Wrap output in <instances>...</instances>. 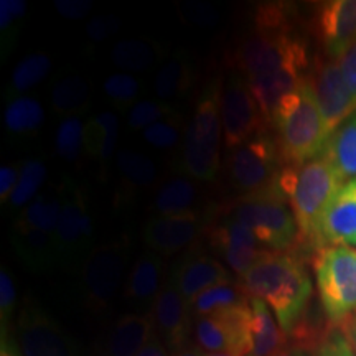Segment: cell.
<instances>
[{
    "label": "cell",
    "instance_id": "cell-1",
    "mask_svg": "<svg viewBox=\"0 0 356 356\" xmlns=\"http://www.w3.org/2000/svg\"><path fill=\"white\" fill-rule=\"evenodd\" d=\"M231 65L246 79L279 71L305 74L309 53L304 40L293 32L286 8L269 3L257 8L256 32L236 47Z\"/></svg>",
    "mask_w": 356,
    "mask_h": 356
},
{
    "label": "cell",
    "instance_id": "cell-2",
    "mask_svg": "<svg viewBox=\"0 0 356 356\" xmlns=\"http://www.w3.org/2000/svg\"><path fill=\"white\" fill-rule=\"evenodd\" d=\"M249 299L266 302L287 337L300 323L312 304V280L299 257L269 251L239 277Z\"/></svg>",
    "mask_w": 356,
    "mask_h": 356
},
{
    "label": "cell",
    "instance_id": "cell-3",
    "mask_svg": "<svg viewBox=\"0 0 356 356\" xmlns=\"http://www.w3.org/2000/svg\"><path fill=\"white\" fill-rule=\"evenodd\" d=\"M343 185L325 152L302 165H287L279 172L277 186L291 204L300 241H317L323 213Z\"/></svg>",
    "mask_w": 356,
    "mask_h": 356
},
{
    "label": "cell",
    "instance_id": "cell-4",
    "mask_svg": "<svg viewBox=\"0 0 356 356\" xmlns=\"http://www.w3.org/2000/svg\"><path fill=\"white\" fill-rule=\"evenodd\" d=\"M273 124L280 157L289 165H302L318 157L330 139L309 76L279 102Z\"/></svg>",
    "mask_w": 356,
    "mask_h": 356
},
{
    "label": "cell",
    "instance_id": "cell-5",
    "mask_svg": "<svg viewBox=\"0 0 356 356\" xmlns=\"http://www.w3.org/2000/svg\"><path fill=\"white\" fill-rule=\"evenodd\" d=\"M221 91L220 79L204 88L181 144V170L200 181H213L220 170Z\"/></svg>",
    "mask_w": 356,
    "mask_h": 356
},
{
    "label": "cell",
    "instance_id": "cell-6",
    "mask_svg": "<svg viewBox=\"0 0 356 356\" xmlns=\"http://www.w3.org/2000/svg\"><path fill=\"white\" fill-rule=\"evenodd\" d=\"M228 216L248 226L269 251L286 252L299 241L296 216L277 181L269 188L239 198L231 207Z\"/></svg>",
    "mask_w": 356,
    "mask_h": 356
},
{
    "label": "cell",
    "instance_id": "cell-7",
    "mask_svg": "<svg viewBox=\"0 0 356 356\" xmlns=\"http://www.w3.org/2000/svg\"><path fill=\"white\" fill-rule=\"evenodd\" d=\"M323 314L340 323L356 314V251L346 246L320 248L314 259Z\"/></svg>",
    "mask_w": 356,
    "mask_h": 356
},
{
    "label": "cell",
    "instance_id": "cell-8",
    "mask_svg": "<svg viewBox=\"0 0 356 356\" xmlns=\"http://www.w3.org/2000/svg\"><path fill=\"white\" fill-rule=\"evenodd\" d=\"M280 152L277 140L264 131L229 150L226 173L231 186L246 195L269 188L277 181Z\"/></svg>",
    "mask_w": 356,
    "mask_h": 356
},
{
    "label": "cell",
    "instance_id": "cell-9",
    "mask_svg": "<svg viewBox=\"0 0 356 356\" xmlns=\"http://www.w3.org/2000/svg\"><path fill=\"white\" fill-rule=\"evenodd\" d=\"M127 241L109 243L92 248L83 261L81 287L86 304L95 310L106 309L124 282L129 259Z\"/></svg>",
    "mask_w": 356,
    "mask_h": 356
},
{
    "label": "cell",
    "instance_id": "cell-10",
    "mask_svg": "<svg viewBox=\"0 0 356 356\" xmlns=\"http://www.w3.org/2000/svg\"><path fill=\"white\" fill-rule=\"evenodd\" d=\"M63 208L55 233L58 264L71 267L86 259L92 251V221L89 215L86 198L76 185L65 180Z\"/></svg>",
    "mask_w": 356,
    "mask_h": 356
},
{
    "label": "cell",
    "instance_id": "cell-11",
    "mask_svg": "<svg viewBox=\"0 0 356 356\" xmlns=\"http://www.w3.org/2000/svg\"><path fill=\"white\" fill-rule=\"evenodd\" d=\"M222 140L226 149L234 147L264 131L267 121L252 96L246 78L231 76L221 91Z\"/></svg>",
    "mask_w": 356,
    "mask_h": 356
},
{
    "label": "cell",
    "instance_id": "cell-12",
    "mask_svg": "<svg viewBox=\"0 0 356 356\" xmlns=\"http://www.w3.org/2000/svg\"><path fill=\"white\" fill-rule=\"evenodd\" d=\"M17 333L24 356H79L63 328L32 300L20 312Z\"/></svg>",
    "mask_w": 356,
    "mask_h": 356
},
{
    "label": "cell",
    "instance_id": "cell-13",
    "mask_svg": "<svg viewBox=\"0 0 356 356\" xmlns=\"http://www.w3.org/2000/svg\"><path fill=\"white\" fill-rule=\"evenodd\" d=\"M309 79L327 124L328 136L332 137L356 113V101L346 86L337 60L317 61Z\"/></svg>",
    "mask_w": 356,
    "mask_h": 356
},
{
    "label": "cell",
    "instance_id": "cell-14",
    "mask_svg": "<svg viewBox=\"0 0 356 356\" xmlns=\"http://www.w3.org/2000/svg\"><path fill=\"white\" fill-rule=\"evenodd\" d=\"M203 229V218L197 211L175 216H155L145 222L142 239L149 251L160 256H170L197 241Z\"/></svg>",
    "mask_w": 356,
    "mask_h": 356
},
{
    "label": "cell",
    "instance_id": "cell-15",
    "mask_svg": "<svg viewBox=\"0 0 356 356\" xmlns=\"http://www.w3.org/2000/svg\"><path fill=\"white\" fill-rule=\"evenodd\" d=\"M150 317L154 332L172 351L181 350L186 345L190 333L191 312L188 302L184 299L172 279L163 284L157 299L152 304Z\"/></svg>",
    "mask_w": 356,
    "mask_h": 356
},
{
    "label": "cell",
    "instance_id": "cell-16",
    "mask_svg": "<svg viewBox=\"0 0 356 356\" xmlns=\"http://www.w3.org/2000/svg\"><path fill=\"white\" fill-rule=\"evenodd\" d=\"M315 30L327 55L337 58L356 38V0H332L318 7Z\"/></svg>",
    "mask_w": 356,
    "mask_h": 356
},
{
    "label": "cell",
    "instance_id": "cell-17",
    "mask_svg": "<svg viewBox=\"0 0 356 356\" xmlns=\"http://www.w3.org/2000/svg\"><path fill=\"white\" fill-rule=\"evenodd\" d=\"M356 238V180L348 181L328 204L317 231V246L350 244Z\"/></svg>",
    "mask_w": 356,
    "mask_h": 356
},
{
    "label": "cell",
    "instance_id": "cell-18",
    "mask_svg": "<svg viewBox=\"0 0 356 356\" xmlns=\"http://www.w3.org/2000/svg\"><path fill=\"white\" fill-rule=\"evenodd\" d=\"M170 279L188 305L202 292L231 280L228 269L220 261L207 254H190L184 257Z\"/></svg>",
    "mask_w": 356,
    "mask_h": 356
},
{
    "label": "cell",
    "instance_id": "cell-19",
    "mask_svg": "<svg viewBox=\"0 0 356 356\" xmlns=\"http://www.w3.org/2000/svg\"><path fill=\"white\" fill-rule=\"evenodd\" d=\"M289 345L287 333L261 299H251L248 325V356H274Z\"/></svg>",
    "mask_w": 356,
    "mask_h": 356
},
{
    "label": "cell",
    "instance_id": "cell-20",
    "mask_svg": "<svg viewBox=\"0 0 356 356\" xmlns=\"http://www.w3.org/2000/svg\"><path fill=\"white\" fill-rule=\"evenodd\" d=\"M10 241L17 257L32 273H42L58 264L56 243L53 234L13 222Z\"/></svg>",
    "mask_w": 356,
    "mask_h": 356
},
{
    "label": "cell",
    "instance_id": "cell-21",
    "mask_svg": "<svg viewBox=\"0 0 356 356\" xmlns=\"http://www.w3.org/2000/svg\"><path fill=\"white\" fill-rule=\"evenodd\" d=\"M163 284V259L147 251L134 262L124 286V297L132 304H154Z\"/></svg>",
    "mask_w": 356,
    "mask_h": 356
},
{
    "label": "cell",
    "instance_id": "cell-22",
    "mask_svg": "<svg viewBox=\"0 0 356 356\" xmlns=\"http://www.w3.org/2000/svg\"><path fill=\"white\" fill-rule=\"evenodd\" d=\"M155 335L152 317L142 314L122 315L111 328L106 341V356H139Z\"/></svg>",
    "mask_w": 356,
    "mask_h": 356
},
{
    "label": "cell",
    "instance_id": "cell-23",
    "mask_svg": "<svg viewBox=\"0 0 356 356\" xmlns=\"http://www.w3.org/2000/svg\"><path fill=\"white\" fill-rule=\"evenodd\" d=\"M119 119L113 113L91 115L84 122V152L89 157L108 162L118 155Z\"/></svg>",
    "mask_w": 356,
    "mask_h": 356
},
{
    "label": "cell",
    "instance_id": "cell-24",
    "mask_svg": "<svg viewBox=\"0 0 356 356\" xmlns=\"http://www.w3.org/2000/svg\"><path fill=\"white\" fill-rule=\"evenodd\" d=\"M200 190L193 180L186 177H173L163 181L155 191L152 202L157 216H175L195 213Z\"/></svg>",
    "mask_w": 356,
    "mask_h": 356
},
{
    "label": "cell",
    "instance_id": "cell-25",
    "mask_svg": "<svg viewBox=\"0 0 356 356\" xmlns=\"http://www.w3.org/2000/svg\"><path fill=\"white\" fill-rule=\"evenodd\" d=\"M323 152L343 184L356 180V113L332 134Z\"/></svg>",
    "mask_w": 356,
    "mask_h": 356
},
{
    "label": "cell",
    "instance_id": "cell-26",
    "mask_svg": "<svg viewBox=\"0 0 356 356\" xmlns=\"http://www.w3.org/2000/svg\"><path fill=\"white\" fill-rule=\"evenodd\" d=\"M191 63L184 53H175L160 66L154 78V95L159 101L167 102L180 97L191 86Z\"/></svg>",
    "mask_w": 356,
    "mask_h": 356
},
{
    "label": "cell",
    "instance_id": "cell-27",
    "mask_svg": "<svg viewBox=\"0 0 356 356\" xmlns=\"http://www.w3.org/2000/svg\"><path fill=\"white\" fill-rule=\"evenodd\" d=\"M44 121V108L37 97L19 96L8 101L3 113V126L13 137L37 136Z\"/></svg>",
    "mask_w": 356,
    "mask_h": 356
},
{
    "label": "cell",
    "instance_id": "cell-28",
    "mask_svg": "<svg viewBox=\"0 0 356 356\" xmlns=\"http://www.w3.org/2000/svg\"><path fill=\"white\" fill-rule=\"evenodd\" d=\"M61 208H63V186L42 191L17 218V225L44 231L55 236L60 222Z\"/></svg>",
    "mask_w": 356,
    "mask_h": 356
},
{
    "label": "cell",
    "instance_id": "cell-29",
    "mask_svg": "<svg viewBox=\"0 0 356 356\" xmlns=\"http://www.w3.org/2000/svg\"><path fill=\"white\" fill-rule=\"evenodd\" d=\"M160 58L159 48L145 40H121L111 50L109 60L122 73H144L157 63Z\"/></svg>",
    "mask_w": 356,
    "mask_h": 356
},
{
    "label": "cell",
    "instance_id": "cell-30",
    "mask_svg": "<svg viewBox=\"0 0 356 356\" xmlns=\"http://www.w3.org/2000/svg\"><path fill=\"white\" fill-rule=\"evenodd\" d=\"M249 300L251 299L239 287V284H233L229 280V282L218 284V286L200 293L190 304V312L195 318H202L238 309V307L248 304Z\"/></svg>",
    "mask_w": 356,
    "mask_h": 356
},
{
    "label": "cell",
    "instance_id": "cell-31",
    "mask_svg": "<svg viewBox=\"0 0 356 356\" xmlns=\"http://www.w3.org/2000/svg\"><path fill=\"white\" fill-rule=\"evenodd\" d=\"M115 168L127 190L150 188L159 178L154 160L132 149L119 150L115 155Z\"/></svg>",
    "mask_w": 356,
    "mask_h": 356
},
{
    "label": "cell",
    "instance_id": "cell-32",
    "mask_svg": "<svg viewBox=\"0 0 356 356\" xmlns=\"http://www.w3.org/2000/svg\"><path fill=\"white\" fill-rule=\"evenodd\" d=\"M51 71V60L44 53H32L20 60L13 68L6 88L7 99L24 96L26 91L37 88Z\"/></svg>",
    "mask_w": 356,
    "mask_h": 356
},
{
    "label": "cell",
    "instance_id": "cell-33",
    "mask_svg": "<svg viewBox=\"0 0 356 356\" xmlns=\"http://www.w3.org/2000/svg\"><path fill=\"white\" fill-rule=\"evenodd\" d=\"M89 84L79 74H68L61 78L51 89V106L56 114L74 118L81 114L89 104Z\"/></svg>",
    "mask_w": 356,
    "mask_h": 356
},
{
    "label": "cell",
    "instance_id": "cell-34",
    "mask_svg": "<svg viewBox=\"0 0 356 356\" xmlns=\"http://www.w3.org/2000/svg\"><path fill=\"white\" fill-rule=\"evenodd\" d=\"M44 180H47V167L42 160L32 159L22 163L19 185L15 186L10 200H8V207L13 210H20V208L25 210L42 193L40 188L43 186Z\"/></svg>",
    "mask_w": 356,
    "mask_h": 356
},
{
    "label": "cell",
    "instance_id": "cell-35",
    "mask_svg": "<svg viewBox=\"0 0 356 356\" xmlns=\"http://www.w3.org/2000/svg\"><path fill=\"white\" fill-rule=\"evenodd\" d=\"M102 91L111 104L121 111H129L134 104L139 102V97L144 91V83L136 74L119 71V73H113L106 78Z\"/></svg>",
    "mask_w": 356,
    "mask_h": 356
},
{
    "label": "cell",
    "instance_id": "cell-36",
    "mask_svg": "<svg viewBox=\"0 0 356 356\" xmlns=\"http://www.w3.org/2000/svg\"><path fill=\"white\" fill-rule=\"evenodd\" d=\"M56 154L66 162H76L84 152V122L76 118H65L56 129Z\"/></svg>",
    "mask_w": 356,
    "mask_h": 356
},
{
    "label": "cell",
    "instance_id": "cell-37",
    "mask_svg": "<svg viewBox=\"0 0 356 356\" xmlns=\"http://www.w3.org/2000/svg\"><path fill=\"white\" fill-rule=\"evenodd\" d=\"M175 114L172 104L159 99H142L127 111V127L132 132H144L154 124Z\"/></svg>",
    "mask_w": 356,
    "mask_h": 356
},
{
    "label": "cell",
    "instance_id": "cell-38",
    "mask_svg": "<svg viewBox=\"0 0 356 356\" xmlns=\"http://www.w3.org/2000/svg\"><path fill=\"white\" fill-rule=\"evenodd\" d=\"M184 137L185 132L181 131V121L177 114L154 124L142 132V140L152 149L162 150V152L173 150L184 144Z\"/></svg>",
    "mask_w": 356,
    "mask_h": 356
},
{
    "label": "cell",
    "instance_id": "cell-39",
    "mask_svg": "<svg viewBox=\"0 0 356 356\" xmlns=\"http://www.w3.org/2000/svg\"><path fill=\"white\" fill-rule=\"evenodd\" d=\"M26 3L24 0H2L0 2V32H2V44L7 48L10 38L19 32L20 22L24 20Z\"/></svg>",
    "mask_w": 356,
    "mask_h": 356
},
{
    "label": "cell",
    "instance_id": "cell-40",
    "mask_svg": "<svg viewBox=\"0 0 356 356\" xmlns=\"http://www.w3.org/2000/svg\"><path fill=\"white\" fill-rule=\"evenodd\" d=\"M17 307V289L12 275L6 267L0 270V320H2V330L10 322L13 312Z\"/></svg>",
    "mask_w": 356,
    "mask_h": 356
},
{
    "label": "cell",
    "instance_id": "cell-41",
    "mask_svg": "<svg viewBox=\"0 0 356 356\" xmlns=\"http://www.w3.org/2000/svg\"><path fill=\"white\" fill-rule=\"evenodd\" d=\"M317 356H355L348 338L340 330H330L318 346Z\"/></svg>",
    "mask_w": 356,
    "mask_h": 356
},
{
    "label": "cell",
    "instance_id": "cell-42",
    "mask_svg": "<svg viewBox=\"0 0 356 356\" xmlns=\"http://www.w3.org/2000/svg\"><path fill=\"white\" fill-rule=\"evenodd\" d=\"M337 63L338 68L341 71V74H343L346 86H348L351 95H353L356 101V38L353 40V43L337 58Z\"/></svg>",
    "mask_w": 356,
    "mask_h": 356
},
{
    "label": "cell",
    "instance_id": "cell-43",
    "mask_svg": "<svg viewBox=\"0 0 356 356\" xmlns=\"http://www.w3.org/2000/svg\"><path fill=\"white\" fill-rule=\"evenodd\" d=\"M119 29V22L113 19V17H95L91 22H89L86 26V33L88 37L95 42H104L109 37L118 32Z\"/></svg>",
    "mask_w": 356,
    "mask_h": 356
},
{
    "label": "cell",
    "instance_id": "cell-44",
    "mask_svg": "<svg viewBox=\"0 0 356 356\" xmlns=\"http://www.w3.org/2000/svg\"><path fill=\"white\" fill-rule=\"evenodd\" d=\"M55 8L66 20H81L91 12L92 3L88 0H58Z\"/></svg>",
    "mask_w": 356,
    "mask_h": 356
},
{
    "label": "cell",
    "instance_id": "cell-45",
    "mask_svg": "<svg viewBox=\"0 0 356 356\" xmlns=\"http://www.w3.org/2000/svg\"><path fill=\"white\" fill-rule=\"evenodd\" d=\"M20 165H2L0 167V202L8 203L13 190L19 185Z\"/></svg>",
    "mask_w": 356,
    "mask_h": 356
},
{
    "label": "cell",
    "instance_id": "cell-46",
    "mask_svg": "<svg viewBox=\"0 0 356 356\" xmlns=\"http://www.w3.org/2000/svg\"><path fill=\"white\" fill-rule=\"evenodd\" d=\"M139 356H175V353L157 335H154L149 340V343L142 348Z\"/></svg>",
    "mask_w": 356,
    "mask_h": 356
},
{
    "label": "cell",
    "instance_id": "cell-47",
    "mask_svg": "<svg viewBox=\"0 0 356 356\" xmlns=\"http://www.w3.org/2000/svg\"><path fill=\"white\" fill-rule=\"evenodd\" d=\"M0 356H24L20 346L12 340L7 333H2V341H0Z\"/></svg>",
    "mask_w": 356,
    "mask_h": 356
},
{
    "label": "cell",
    "instance_id": "cell-48",
    "mask_svg": "<svg viewBox=\"0 0 356 356\" xmlns=\"http://www.w3.org/2000/svg\"><path fill=\"white\" fill-rule=\"evenodd\" d=\"M274 356H314V350H309V348H304V346L289 343L286 348H282L279 351V353H275Z\"/></svg>",
    "mask_w": 356,
    "mask_h": 356
},
{
    "label": "cell",
    "instance_id": "cell-49",
    "mask_svg": "<svg viewBox=\"0 0 356 356\" xmlns=\"http://www.w3.org/2000/svg\"><path fill=\"white\" fill-rule=\"evenodd\" d=\"M346 333H348V341L356 356V314L351 315V320L348 322V332Z\"/></svg>",
    "mask_w": 356,
    "mask_h": 356
},
{
    "label": "cell",
    "instance_id": "cell-50",
    "mask_svg": "<svg viewBox=\"0 0 356 356\" xmlns=\"http://www.w3.org/2000/svg\"><path fill=\"white\" fill-rule=\"evenodd\" d=\"M203 355H204V351L200 350L198 346H195V345H185L184 348L178 350L175 353V356H203Z\"/></svg>",
    "mask_w": 356,
    "mask_h": 356
},
{
    "label": "cell",
    "instance_id": "cell-51",
    "mask_svg": "<svg viewBox=\"0 0 356 356\" xmlns=\"http://www.w3.org/2000/svg\"><path fill=\"white\" fill-rule=\"evenodd\" d=\"M203 356H238V355L231 353V351H221V353H204Z\"/></svg>",
    "mask_w": 356,
    "mask_h": 356
},
{
    "label": "cell",
    "instance_id": "cell-52",
    "mask_svg": "<svg viewBox=\"0 0 356 356\" xmlns=\"http://www.w3.org/2000/svg\"><path fill=\"white\" fill-rule=\"evenodd\" d=\"M350 246H355V248H356V238L353 239V241H351V243H350Z\"/></svg>",
    "mask_w": 356,
    "mask_h": 356
}]
</instances>
